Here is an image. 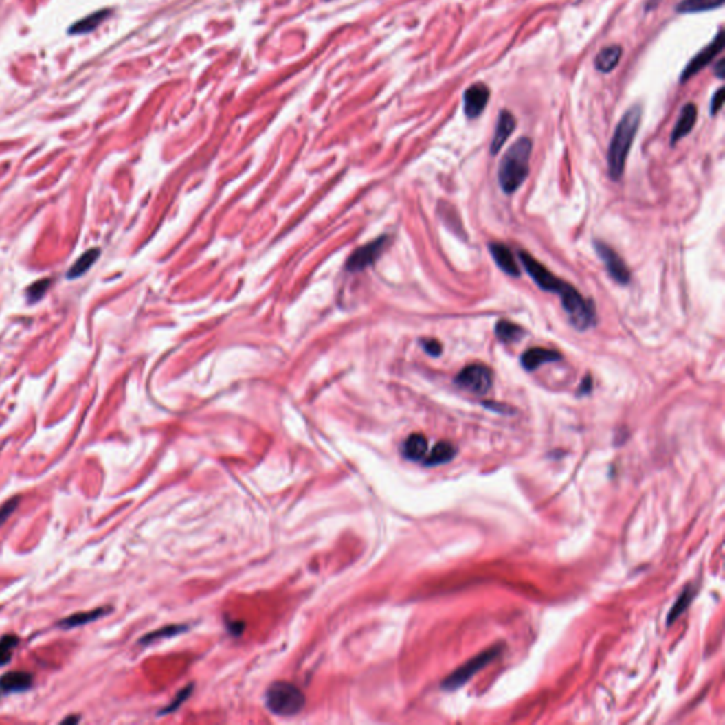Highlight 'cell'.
<instances>
[{
  "label": "cell",
  "mask_w": 725,
  "mask_h": 725,
  "mask_svg": "<svg viewBox=\"0 0 725 725\" xmlns=\"http://www.w3.org/2000/svg\"><path fill=\"white\" fill-rule=\"evenodd\" d=\"M519 258L531 276V279L546 292L557 293L563 303V308L568 315L570 323L578 331H587L596 322V313L592 302H588L572 285L566 280L557 278L543 264H540L533 255L526 251H519Z\"/></svg>",
  "instance_id": "cell-1"
},
{
  "label": "cell",
  "mask_w": 725,
  "mask_h": 725,
  "mask_svg": "<svg viewBox=\"0 0 725 725\" xmlns=\"http://www.w3.org/2000/svg\"><path fill=\"white\" fill-rule=\"evenodd\" d=\"M640 121L642 107H630L623 113L611 139L610 149H607V172H610V177L615 181L621 180L625 172L626 159L630 152V148H632L635 136L639 131Z\"/></svg>",
  "instance_id": "cell-2"
},
{
  "label": "cell",
  "mask_w": 725,
  "mask_h": 725,
  "mask_svg": "<svg viewBox=\"0 0 725 725\" xmlns=\"http://www.w3.org/2000/svg\"><path fill=\"white\" fill-rule=\"evenodd\" d=\"M533 144L528 137H520L502 157L498 179L506 194L517 192L530 173V156Z\"/></svg>",
  "instance_id": "cell-3"
},
{
  "label": "cell",
  "mask_w": 725,
  "mask_h": 725,
  "mask_svg": "<svg viewBox=\"0 0 725 725\" xmlns=\"http://www.w3.org/2000/svg\"><path fill=\"white\" fill-rule=\"evenodd\" d=\"M305 694L292 683L276 682L267 691L268 709L280 717L296 715L305 707Z\"/></svg>",
  "instance_id": "cell-4"
},
{
  "label": "cell",
  "mask_w": 725,
  "mask_h": 725,
  "mask_svg": "<svg viewBox=\"0 0 725 725\" xmlns=\"http://www.w3.org/2000/svg\"><path fill=\"white\" fill-rule=\"evenodd\" d=\"M500 651H502V646H495L492 649H487V650L479 653L478 656H475L469 662H466L463 666H460L458 670H455L451 676H448L447 679L443 680L442 687L445 689V690H455V689L463 686L467 680L471 679L472 676H475L484 666H487L493 659H496L500 654Z\"/></svg>",
  "instance_id": "cell-5"
},
{
  "label": "cell",
  "mask_w": 725,
  "mask_h": 725,
  "mask_svg": "<svg viewBox=\"0 0 725 725\" xmlns=\"http://www.w3.org/2000/svg\"><path fill=\"white\" fill-rule=\"evenodd\" d=\"M458 387L476 395H484L493 386V371L484 364L466 366L455 379Z\"/></svg>",
  "instance_id": "cell-6"
},
{
  "label": "cell",
  "mask_w": 725,
  "mask_h": 725,
  "mask_svg": "<svg viewBox=\"0 0 725 725\" xmlns=\"http://www.w3.org/2000/svg\"><path fill=\"white\" fill-rule=\"evenodd\" d=\"M594 247L598 256L603 261L607 274L611 275L615 282L621 285H627L630 282V271L626 267L625 261L618 255V252L602 241H595Z\"/></svg>",
  "instance_id": "cell-7"
},
{
  "label": "cell",
  "mask_w": 725,
  "mask_h": 725,
  "mask_svg": "<svg viewBox=\"0 0 725 725\" xmlns=\"http://www.w3.org/2000/svg\"><path fill=\"white\" fill-rule=\"evenodd\" d=\"M724 49V34L720 30L718 34L715 36V38L706 47L704 50H701L684 68V71L680 77L682 82H686L689 78H691L693 76H695L698 71H701L706 65H709L714 57L721 53Z\"/></svg>",
  "instance_id": "cell-8"
},
{
  "label": "cell",
  "mask_w": 725,
  "mask_h": 725,
  "mask_svg": "<svg viewBox=\"0 0 725 725\" xmlns=\"http://www.w3.org/2000/svg\"><path fill=\"white\" fill-rule=\"evenodd\" d=\"M490 89L483 82H476L463 93V111L469 120L480 116L489 102Z\"/></svg>",
  "instance_id": "cell-9"
},
{
  "label": "cell",
  "mask_w": 725,
  "mask_h": 725,
  "mask_svg": "<svg viewBox=\"0 0 725 725\" xmlns=\"http://www.w3.org/2000/svg\"><path fill=\"white\" fill-rule=\"evenodd\" d=\"M384 241H386V237L359 248L352 256H350V260L347 263V269L356 272V271H361L367 268L368 265H371L380 255L384 247Z\"/></svg>",
  "instance_id": "cell-10"
},
{
  "label": "cell",
  "mask_w": 725,
  "mask_h": 725,
  "mask_svg": "<svg viewBox=\"0 0 725 725\" xmlns=\"http://www.w3.org/2000/svg\"><path fill=\"white\" fill-rule=\"evenodd\" d=\"M514 129H516V118H514V115L511 112L503 109L498 118L495 135L492 139V145H490V153H492L493 156L498 155L500 149L504 146V144L507 142L510 135L514 132Z\"/></svg>",
  "instance_id": "cell-11"
},
{
  "label": "cell",
  "mask_w": 725,
  "mask_h": 725,
  "mask_svg": "<svg viewBox=\"0 0 725 725\" xmlns=\"http://www.w3.org/2000/svg\"><path fill=\"white\" fill-rule=\"evenodd\" d=\"M558 360H561V355L557 352V350L544 348V347H533L522 355L520 363L527 371H533L543 364L558 361Z\"/></svg>",
  "instance_id": "cell-12"
},
{
  "label": "cell",
  "mask_w": 725,
  "mask_h": 725,
  "mask_svg": "<svg viewBox=\"0 0 725 725\" xmlns=\"http://www.w3.org/2000/svg\"><path fill=\"white\" fill-rule=\"evenodd\" d=\"M489 249H490V254H492V256H493L496 265L504 274H507L510 276H514V278H519L522 275V271H520V267L516 263V258H514L513 252L504 244L492 243V244L489 245Z\"/></svg>",
  "instance_id": "cell-13"
},
{
  "label": "cell",
  "mask_w": 725,
  "mask_h": 725,
  "mask_svg": "<svg viewBox=\"0 0 725 725\" xmlns=\"http://www.w3.org/2000/svg\"><path fill=\"white\" fill-rule=\"evenodd\" d=\"M697 122V107L691 102L686 104L680 112L679 120L671 132V145H676L679 140L686 137L694 128Z\"/></svg>",
  "instance_id": "cell-14"
},
{
  "label": "cell",
  "mask_w": 725,
  "mask_h": 725,
  "mask_svg": "<svg viewBox=\"0 0 725 725\" xmlns=\"http://www.w3.org/2000/svg\"><path fill=\"white\" fill-rule=\"evenodd\" d=\"M428 454V439L423 434H411L403 443V455L414 462H423Z\"/></svg>",
  "instance_id": "cell-15"
},
{
  "label": "cell",
  "mask_w": 725,
  "mask_h": 725,
  "mask_svg": "<svg viewBox=\"0 0 725 725\" xmlns=\"http://www.w3.org/2000/svg\"><path fill=\"white\" fill-rule=\"evenodd\" d=\"M33 684V677L26 671H9L0 677V690L3 691H25Z\"/></svg>",
  "instance_id": "cell-16"
},
{
  "label": "cell",
  "mask_w": 725,
  "mask_h": 725,
  "mask_svg": "<svg viewBox=\"0 0 725 725\" xmlns=\"http://www.w3.org/2000/svg\"><path fill=\"white\" fill-rule=\"evenodd\" d=\"M621 57H622L621 45H607L596 54L594 65L598 71L603 74L611 73L612 69H615V67L619 64Z\"/></svg>",
  "instance_id": "cell-17"
},
{
  "label": "cell",
  "mask_w": 725,
  "mask_h": 725,
  "mask_svg": "<svg viewBox=\"0 0 725 725\" xmlns=\"http://www.w3.org/2000/svg\"><path fill=\"white\" fill-rule=\"evenodd\" d=\"M455 455H456V448L454 447V443L448 440H440L432 448L430 454H427L423 463L425 466L443 465V463L451 462L455 458Z\"/></svg>",
  "instance_id": "cell-18"
},
{
  "label": "cell",
  "mask_w": 725,
  "mask_h": 725,
  "mask_svg": "<svg viewBox=\"0 0 725 725\" xmlns=\"http://www.w3.org/2000/svg\"><path fill=\"white\" fill-rule=\"evenodd\" d=\"M495 333L502 343H507V344L517 343L524 337V329L522 326L513 323V322H509V320H504V319L496 323Z\"/></svg>",
  "instance_id": "cell-19"
},
{
  "label": "cell",
  "mask_w": 725,
  "mask_h": 725,
  "mask_svg": "<svg viewBox=\"0 0 725 725\" xmlns=\"http://www.w3.org/2000/svg\"><path fill=\"white\" fill-rule=\"evenodd\" d=\"M111 607H98V610H93V611H89V612H78V614H74L71 616H68L63 621L58 622V626L63 627V629H71V627H77V626H82V625H87L89 622H93L100 619L101 616L109 614Z\"/></svg>",
  "instance_id": "cell-20"
},
{
  "label": "cell",
  "mask_w": 725,
  "mask_h": 725,
  "mask_svg": "<svg viewBox=\"0 0 725 725\" xmlns=\"http://www.w3.org/2000/svg\"><path fill=\"white\" fill-rule=\"evenodd\" d=\"M100 258V249L98 248H91L88 251H85L80 258L73 264L71 269H69L67 272V278L68 279H76V278H80L84 274H87L91 267L96 264Z\"/></svg>",
  "instance_id": "cell-21"
},
{
  "label": "cell",
  "mask_w": 725,
  "mask_h": 725,
  "mask_svg": "<svg viewBox=\"0 0 725 725\" xmlns=\"http://www.w3.org/2000/svg\"><path fill=\"white\" fill-rule=\"evenodd\" d=\"M724 5V0H683L677 5L676 10L679 13H700L718 9Z\"/></svg>",
  "instance_id": "cell-22"
},
{
  "label": "cell",
  "mask_w": 725,
  "mask_h": 725,
  "mask_svg": "<svg viewBox=\"0 0 725 725\" xmlns=\"http://www.w3.org/2000/svg\"><path fill=\"white\" fill-rule=\"evenodd\" d=\"M19 645V638L14 635H6L0 639V666H6Z\"/></svg>",
  "instance_id": "cell-23"
},
{
  "label": "cell",
  "mask_w": 725,
  "mask_h": 725,
  "mask_svg": "<svg viewBox=\"0 0 725 725\" xmlns=\"http://www.w3.org/2000/svg\"><path fill=\"white\" fill-rule=\"evenodd\" d=\"M691 599H693V592H691V590L689 588V590H686V591L682 594V596H680L679 599H677L676 605L673 606V610H671V612H670V615H669V618H667V623H671L676 618H679V616L684 612L686 607L690 605Z\"/></svg>",
  "instance_id": "cell-24"
},
{
  "label": "cell",
  "mask_w": 725,
  "mask_h": 725,
  "mask_svg": "<svg viewBox=\"0 0 725 725\" xmlns=\"http://www.w3.org/2000/svg\"><path fill=\"white\" fill-rule=\"evenodd\" d=\"M105 16H107V12H105V10H104V12H100V13H96V14H92V16H88L87 19H84V20H81V21L77 23L76 27H73V32L85 33V32H89V30H92V29H96V27L100 25V23H101V20H104Z\"/></svg>",
  "instance_id": "cell-25"
},
{
  "label": "cell",
  "mask_w": 725,
  "mask_h": 725,
  "mask_svg": "<svg viewBox=\"0 0 725 725\" xmlns=\"http://www.w3.org/2000/svg\"><path fill=\"white\" fill-rule=\"evenodd\" d=\"M186 627L184 626H168V627H163L160 630H156V632H152L149 635H146L142 640H140V643H150V642H155L157 639H163V638H170V636H175L177 635L179 632H181V630H184Z\"/></svg>",
  "instance_id": "cell-26"
},
{
  "label": "cell",
  "mask_w": 725,
  "mask_h": 725,
  "mask_svg": "<svg viewBox=\"0 0 725 725\" xmlns=\"http://www.w3.org/2000/svg\"><path fill=\"white\" fill-rule=\"evenodd\" d=\"M52 285V280L50 279H41V280H37V282L34 285H32L27 291V298L30 302H37L40 300L44 293L47 292V288H49Z\"/></svg>",
  "instance_id": "cell-27"
},
{
  "label": "cell",
  "mask_w": 725,
  "mask_h": 725,
  "mask_svg": "<svg viewBox=\"0 0 725 725\" xmlns=\"http://www.w3.org/2000/svg\"><path fill=\"white\" fill-rule=\"evenodd\" d=\"M17 504H19V499L14 498V499L8 500L2 507H0V526H2L12 516V513L16 510Z\"/></svg>",
  "instance_id": "cell-28"
},
{
  "label": "cell",
  "mask_w": 725,
  "mask_h": 725,
  "mask_svg": "<svg viewBox=\"0 0 725 725\" xmlns=\"http://www.w3.org/2000/svg\"><path fill=\"white\" fill-rule=\"evenodd\" d=\"M423 347L425 352L432 356V357H438L440 353H442V344L435 340V339H428V340H423Z\"/></svg>",
  "instance_id": "cell-29"
},
{
  "label": "cell",
  "mask_w": 725,
  "mask_h": 725,
  "mask_svg": "<svg viewBox=\"0 0 725 725\" xmlns=\"http://www.w3.org/2000/svg\"><path fill=\"white\" fill-rule=\"evenodd\" d=\"M724 102V88H718V91L714 93V97L710 104V113L714 116L718 113V111L722 108Z\"/></svg>",
  "instance_id": "cell-30"
},
{
  "label": "cell",
  "mask_w": 725,
  "mask_h": 725,
  "mask_svg": "<svg viewBox=\"0 0 725 725\" xmlns=\"http://www.w3.org/2000/svg\"><path fill=\"white\" fill-rule=\"evenodd\" d=\"M592 390V377L590 376H585V379L582 380L579 388H578V395H585V394H590Z\"/></svg>",
  "instance_id": "cell-31"
},
{
  "label": "cell",
  "mask_w": 725,
  "mask_h": 725,
  "mask_svg": "<svg viewBox=\"0 0 725 725\" xmlns=\"http://www.w3.org/2000/svg\"><path fill=\"white\" fill-rule=\"evenodd\" d=\"M189 694H190V689H184V690H183V691H181V693L179 694L177 700H175V701H173V704H172V706H169V707H168V709H166L165 711H163V713H170V711H173L175 709H177V707H179V706L181 704V701H184V698H186V697H189Z\"/></svg>",
  "instance_id": "cell-32"
},
{
  "label": "cell",
  "mask_w": 725,
  "mask_h": 725,
  "mask_svg": "<svg viewBox=\"0 0 725 725\" xmlns=\"http://www.w3.org/2000/svg\"><path fill=\"white\" fill-rule=\"evenodd\" d=\"M724 63H725V61L721 58V60L717 63V65H715V74H717V77H720V78H724Z\"/></svg>",
  "instance_id": "cell-33"
},
{
  "label": "cell",
  "mask_w": 725,
  "mask_h": 725,
  "mask_svg": "<svg viewBox=\"0 0 725 725\" xmlns=\"http://www.w3.org/2000/svg\"><path fill=\"white\" fill-rule=\"evenodd\" d=\"M80 718L78 717H73V718H65L64 722H77Z\"/></svg>",
  "instance_id": "cell-34"
}]
</instances>
